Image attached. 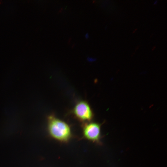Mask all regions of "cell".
Segmentation results:
<instances>
[{"mask_svg": "<svg viewBox=\"0 0 167 167\" xmlns=\"http://www.w3.org/2000/svg\"><path fill=\"white\" fill-rule=\"evenodd\" d=\"M48 128L50 136L61 142H67L71 137V130L69 125L53 115L49 117Z\"/></svg>", "mask_w": 167, "mask_h": 167, "instance_id": "6da1fadb", "label": "cell"}, {"mask_svg": "<svg viewBox=\"0 0 167 167\" xmlns=\"http://www.w3.org/2000/svg\"><path fill=\"white\" fill-rule=\"evenodd\" d=\"M76 118L82 122H89L93 118V115L91 107L86 101H80L76 105L73 110Z\"/></svg>", "mask_w": 167, "mask_h": 167, "instance_id": "7a4b0ae2", "label": "cell"}, {"mask_svg": "<svg viewBox=\"0 0 167 167\" xmlns=\"http://www.w3.org/2000/svg\"><path fill=\"white\" fill-rule=\"evenodd\" d=\"M100 125L96 122L86 123L83 127L84 136L87 139L98 143L101 137Z\"/></svg>", "mask_w": 167, "mask_h": 167, "instance_id": "3957f363", "label": "cell"}, {"mask_svg": "<svg viewBox=\"0 0 167 167\" xmlns=\"http://www.w3.org/2000/svg\"><path fill=\"white\" fill-rule=\"evenodd\" d=\"M87 60L89 62H93L96 61V58H90L88 57L87 58Z\"/></svg>", "mask_w": 167, "mask_h": 167, "instance_id": "277c9868", "label": "cell"}, {"mask_svg": "<svg viewBox=\"0 0 167 167\" xmlns=\"http://www.w3.org/2000/svg\"><path fill=\"white\" fill-rule=\"evenodd\" d=\"M89 36L88 33H87L85 35V37L86 39L89 38Z\"/></svg>", "mask_w": 167, "mask_h": 167, "instance_id": "5b68a950", "label": "cell"}, {"mask_svg": "<svg viewBox=\"0 0 167 167\" xmlns=\"http://www.w3.org/2000/svg\"><path fill=\"white\" fill-rule=\"evenodd\" d=\"M157 1L156 0V1H155V2H154V4H156L157 3Z\"/></svg>", "mask_w": 167, "mask_h": 167, "instance_id": "8992f818", "label": "cell"}]
</instances>
